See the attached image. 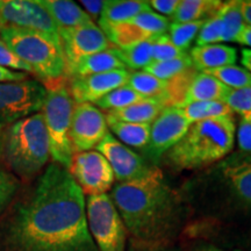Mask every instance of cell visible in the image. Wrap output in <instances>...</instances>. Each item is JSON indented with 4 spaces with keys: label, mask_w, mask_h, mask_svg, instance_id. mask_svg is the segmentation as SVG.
<instances>
[{
    "label": "cell",
    "mask_w": 251,
    "mask_h": 251,
    "mask_svg": "<svg viewBox=\"0 0 251 251\" xmlns=\"http://www.w3.org/2000/svg\"><path fill=\"white\" fill-rule=\"evenodd\" d=\"M42 115L49 139L50 156L56 164L69 170L75 152L70 141V126L75 101L62 80L46 86Z\"/></svg>",
    "instance_id": "cell-6"
},
{
    "label": "cell",
    "mask_w": 251,
    "mask_h": 251,
    "mask_svg": "<svg viewBox=\"0 0 251 251\" xmlns=\"http://www.w3.org/2000/svg\"><path fill=\"white\" fill-rule=\"evenodd\" d=\"M224 102L227 103L233 113L240 114L242 119H251V87L230 89Z\"/></svg>",
    "instance_id": "cell-33"
},
{
    "label": "cell",
    "mask_w": 251,
    "mask_h": 251,
    "mask_svg": "<svg viewBox=\"0 0 251 251\" xmlns=\"http://www.w3.org/2000/svg\"><path fill=\"white\" fill-rule=\"evenodd\" d=\"M127 84L142 98L157 100L166 107L168 81L158 79L146 71H136L130 74Z\"/></svg>",
    "instance_id": "cell-25"
},
{
    "label": "cell",
    "mask_w": 251,
    "mask_h": 251,
    "mask_svg": "<svg viewBox=\"0 0 251 251\" xmlns=\"http://www.w3.org/2000/svg\"><path fill=\"white\" fill-rule=\"evenodd\" d=\"M5 128L0 127V157H1V148H2V136H4Z\"/></svg>",
    "instance_id": "cell-47"
},
{
    "label": "cell",
    "mask_w": 251,
    "mask_h": 251,
    "mask_svg": "<svg viewBox=\"0 0 251 251\" xmlns=\"http://www.w3.org/2000/svg\"><path fill=\"white\" fill-rule=\"evenodd\" d=\"M241 63H242L244 69H247L248 71L251 72V50L250 49L241 50Z\"/></svg>",
    "instance_id": "cell-46"
},
{
    "label": "cell",
    "mask_w": 251,
    "mask_h": 251,
    "mask_svg": "<svg viewBox=\"0 0 251 251\" xmlns=\"http://www.w3.org/2000/svg\"><path fill=\"white\" fill-rule=\"evenodd\" d=\"M224 5V1L215 0H183L179 1L175 14L172 15V23H194L206 21L214 17Z\"/></svg>",
    "instance_id": "cell-22"
},
{
    "label": "cell",
    "mask_w": 251,
    "mask_h": 251,
    "mask_svg": "<svg viewBox=\"0 0 251 251\" xmlns=\"http://www.w3.org/2000/svg\"><path fill=\"white\" fill-rule=\"evenodd\" d=\"M49 157L48 133L41 112L4 129L0 158L18 179L33 178L45 168Z\"/></svg>",
    "instance_id": "cell-4"
},
{
    "label": "cell",
    "mask_w": 251,
    "mask_h": 251,
    "mask_svg": "<svg viewBox=\"0 0 251 251\" xmlns=\"http://www.w3.org/2000/svg\"><path fill=\"white\" fill-rule=\"evenodd\" d=\"M164 108L165 106L157 100L143 99L128 107L107 112L105 117L121 122H129V124L151 125V122L156 120V118Z\"/></svg>",
    "instance_id": "cell-21"
},
{
    "label": "cell",
    "mask_w": 251,
    "mask_h": 251,
    "mask_svg": "<svg viewBox=\"0 0 251 251\" xmlns=\"http://www.w3.org/2000/svg\"><path fill=\"white\" fill-rule=\"evenodd\" d=\"M193 68L201 72L234 65L237 61V50L227 45H207L194 47L190 52Z\"/></svg>",
    "instance_id": "cell-17"
},
{
    "label": "cell",
    "mask_w": 251,
    "mask_h": 251,
    "mask_svg": "<svg viewBox=\"0 0 251 251\" xmlns=\"http://www.w3.org/2000/svg\"><path fill=\"white\" fill-rule=\"evenodd\" d=\"M46 97V86L39 80L0 83V127L7 128L15 122L40 113Z\"/></svg>",
    "instance_id": "cell-8"
},
{
    "label": "cell",
    "mask_w": 251,
    "mask_h": 251,
    "mask_svg": "<svg viewBox=\"0 0 251 251\" xmlns=\"http://www.w3.org/2000/svg\"><path fill=\"white\" fill-rule=\"evenodd\" d=\"M148 4L150 8L156 9L158 13L172 17L179 5V1L178 0H151V1H148Z\"/></svg>",
    "instance_id": "cell-39"
},
{
    "label": "cell",
    "mask_w": 251,
    "mask_h": 251,
    "mask_svg": "<svg viewBox=\"0 0 251 251\" xmlns=\"http://www.w3.org/2000/svg\"><path fill=\"white\" fill-rule=\"evenodd\" d=\"M28 79L27 74L8 70V69L0 67V83H14V81H21Z\"/></svg>",
    "instance_id": "cell-42"
},
{
    "label": "cell",
    "mask_w": 251,
    "mask_h": 251,
    "mask_svg": "<svg viewBox=\"0 0 251 251\" xmlns=\"http://www.w3.org/2000/svg\"><path fill=\"white\" fill-rule=\"evenodd\" d=\"M87 226L99 251H126L127 229L107 193L89 196Z\"/></svg>",
    "instance_id": "cell-7"
},
{
    "label": "cell",
    "mask_w": 251,
    "mask_h": 251,
    "mask_svg": "<svg viewBox=\"0 0 251 251\" xmlns=\"http://www.w3.org/2000/svg\"><path fill=\"white\" fill-rule=\"evenodd\" d=\"M39 2L50 17L57 28H71L80 25L93 23L89 14L77 5L76 2L69 0H39Z\"/></svg>",
    "instance_id": "cell-20"
},
{
    "label": "cell",
    "mask_w": 251,
    "mask_h": 251,
    "mask_svg": "<svg viewBox=\"0 0 251 251\" xmlns=\"http://www.w3.org/2000/svg\"><path fill=\"white\" fill-rule=\"evenodd\" d=\"M128 70H114L103 74L71 78L69 92L77 103H96L106 94L126 85L129 80Z\"/></svg>",
    "instance_id": "cell-15"
},
{
    "label": "cell",
    "mask_w": 251,
    "mask_h": 251,
    "mask_svg": "<svg viewBox=\"0 0 251 251\" xmlns=\"http://www.w3.org/2000/svg\"><path fill=\"white\" fill-rule=\"evenodd\" d=\"M236 137L241 152L251 153V119H241Z\"/></svg>",
    "instance_id": "cell-38"
},
{
    "label": "cell",
    "mask_w": 251,
    "mask_h": 251,
    "mask_svg": "<svg viewBox=\"0 0 251 251\" xmlns=\"http://www.w3.org/2000/svg\"><path fill=\"white\" fill-rule=\"evenodd\" d=\"M206 74L215 77L229 89L236 90L243 89V87H251V72L242 67H237L236 64L214 69V70L207 71Z\"/></svg>",
    "instance_id": "cell-31"
},
{
    "label": "cell",
    "mask_w": 251,
    "mask_h": 251,
    "mask_svg": "<svg viewBox=\"0 0 251 251\" xmlns=\"http://www.w3.org/2000/svg\"><path fill=\"white\" fill-rule=\"evenodd\" d=\"M4 26H5V25H4V23H2L1 18H0V31H1V29L4 28Z\"/></svg>",
    "instance_id": "cell-48"
},
{
    "label": "cell",
    "mask_w": 251,
    "mask_h": 251,
    "mask_svg": "<svg viewBox=\"0 0 251 251\" xmlns=\"http://www.w3.org/2000/svg\"><path fill=\"white\" fill-rule=\"evenodd\" d=\"M193 68L192 61L187 54L183 57L170 59L164 62H151L143 71L148 72L158 79L169 81Z\"/></svg>",
    "instance_id": "cell-29"
},
{
    "label": "cell",
    "mask_w": 251,
    "mask_h": 251,
    "mask_svg": "<svg viewBox=\"0 0 251 251\" xmlns=\"http://www.w3.org/2000/svg\"><path fill=\"white\" fill-rule=\"evenodd\" d=\"M235 42L240 43V45L249 47L251 50V26H248V25H244L241 29L240 33L235 40Z\"/></svg>",
    "instance_id": "cell-43"
},
{
    "label": "cell",
    "mask_w": 251,
    "mask_h": 251,
    "mask_svg": "<svg viewBox=\"0 0 251 251\" xmlns=\"http://www.w3.org/2000/svg\"><path fill=\"white\" fill-rule=\"evenodd\" d=\"M190 126L180 107L168 106L163 109L150 126L149 142L146 147L149 158L155 163L158 161L183 139Z\"/></svg>",
    "instance_id": "cell-10"
},
{
    "label": "cell",
    "mask_w": 251,
    "mask_h": 251,
    "mask_svg": "<svg viewBox=\"0 0 251 251\" xmlns=\"http://www.w3.org/2000/svg\"><path fill=\"white\" fill-rule=\"evenodd\" d=\"M236 126L233 117L194 122L183 139L168 151V159L177 169L192 170L225 158L234 148Z\"/></svg>",
    "instance_id": "cell-3"
},
{
    "label": "cell",
    "mask_w": 251,
    "mask_h": 251,
    "mask_svg": "<svg viewBox=\"0 0 251 251\" xmlns=\"http://www.w3.org/2000/svg\"><path fill=\"white\" fill-rule=\"evenodd\" d=\"M108 128L114 133L115 136L125 143V146L142 149L148 146L150 137V126L148 124H129L121 122L114 119L106 118Z\"/></svg>",
    "instance_id": "cell-24"
},
{
    "label": "cell",
    "mask_w": 251,
    "mask_h": 251,
    "mask_svg": "<svg viewBox=\"0 0 251 251\" xmlns=\"http://www.w3.org/2000/svg\"><path fill=\"white\" fill-rule=\"evenodd\" d=\"M105 114L93 103H76L72 113L70 141L74 152L90 151L108 133Z\"/></svg>",
    "instance_id": "cell-11"
},
{
    "label": "cell",
    "mask_w": 251,
    "mask_h": 251,
    "mask_svg": "<svg viewBox=\"0 0 251 251\" xmlns=\"http://www.w3.org/2000/svg\"><path fill=\"white\" fill-rule=\"evenodd\" d=\"M1 40L31 69L46 86L63 79L67 61L59 36L24 28L4 26Z\"/></svg>",
    "instance_id": "cell-5"
},
{
    "label": "cell",
    "mask_w": 251,
    "mask_h": 251,
    "mask_svg": "<svg viewBox=\"0 0 251 251\" xmlns=\"http://www.w3.org/2000/svg\"><path fill=\"white\" fill-rule=\"evenodd\" d=\"M109 197L137 242L166 244L179 229V199L155 166L143 177L118 183Z\"/></svg>",
    "instance_id": "cell-2"
},
{
    "label": "cell",
    "mask_w": 251,
    "mask_h": 251,
    "mask_svg": "<svg viewBox=\"0 0 251 251\" xmlns=\"http://www.w3.org/2000/svg\"><path fill=\"white\" fill-rule=\"evenodd\" d=\"M230 89L215 77L200 72L191 81L183 106L198 101H224Z\"/></svg>",
    "instance_id": "cell-19"
},
{
    "label": "cell",
    "mask_w": 251,
    "mask_h": 251,
    "mask_svg": "<svg viewBox=\"0 0 251 251\" xmlns=\"http://www.w3.org/2000/svg\"><path fill=\"white\" fill-rule=\"evenodd\" d=\"M192 251H243V250H240V249L228 250V249H224V248H220L218 246H214V244H211V243H199L193 248Z\"/></svg>",
    "instance_id": "cell-45"
},
{
    "label": "cell",
    "mask_w": 251,
    "mask_h": 251,
    "mask_svg": "<svg viewBox=\"0 0 251 251\" xmlns=\"http://www.w3.org/2000/svg\"><path fill=\"white\" fill-rule=\"evenodd\" d=\"M129 251H179L175 248L168 247L166 244H147L142 242H134L130 243Z\"/></svg>",
    "instance_id": "cell-41"
},
{
    "label": "cell",
    "mask_w": 251,
    "mask_h": 251,
    "mask_svg": "<svg viewBox=\"0 0 251 251\" xmlns=\"http://www.w3.org/2000/svg\"><path fill=\"white\" fill-rule=\"evenodd\" d=\"M191 125L208 119L233 117V111L224 101H198L180 107Z\"/></svg>",
    "instance_id": "cell-26"
},
{
    "label": "cell",
    "mask_w": 251,
    "mask_h": 251,
    "mask_svg": "<svg viewBox=\"0 0 251 251\" xmlns=\"http://www.w3.org/2000/svg\"><path fill=\"white\" fill-rule=\"evenodd\" d=\"M118 57L126 68L139 70L148 67L152 62V39L143 41L127 48H115Z\"/></svg>",
    "instance_id": "cell-28"
},
{
    "label": "cell",
    "mask_w": 251,
    "mask_h": 251,
    "mask_svg": "<svg viewBox=\"0 0 251 251\" xmlns=\"http://www.w3.org/2000/svg\"><path fill=\"white\" fill-rule=\"evenodd\" d=\"M105 2L103 0H83L80 1V4L83 5V7L86 9V13L89 14V17L92 19H99L101 15V12L103 7H105Z\"/></svg>",
    "instance_id": "cell-40"
},
{
    "label": "cell",
    "mask_w": 251,
    "mask_h": 251,
    "mask_svg": "<svg viewBox=\"0 0 251 251\" xmlns=\"http://www.w3.org/2000/svg\"><path fill=\"white\" fill-rule=\"evenodd\" d=\"M114 70H127L121 59L118 57L114 47L97 54L85 56L76 63L67 67V75L74 77H84L90 75L103 74Z\"/></svg>",
    "instance_id": "cell-18"
},
{
    "label": "cell",
    "mask_w": 251,
    "mask_h": 251,
    "mask_svg": "<svg viewBox=\"0 0 251 251\" xmlns=\"http://www.w3.org/2000/svg\"><path fill=\"white\" fill-rule=\"evenodd\" d=\"M0 18L5 26L59 36L54 20L36 0H0Z\"/></svg>",
    "instance_id": "cell-12"
},
{
    "label": "cell",
    "mask_w": 251,
    "mask_h": 251,
    "mask_svg": "<svg viewBox=\"0 0 251 251\" xmlns=\"http://www.w3.org/2000/svg\"><path fill=\"white\" fill-rule=\"evenodd\" d=\"M58 35L67 67L85 56L97 54L112 47L102 30L94 23L71 28H59Z\"/></svg>",
    "instance_id": "cell-13"
},
{
    "label": "cell",
    "mask_w": 251,
    "mask_h": 251,
    "mask_svg": "<svg viewBox=\"0 0 251 251\" xmlns=\"http://www.w3.org/2000/svg\"><path fill=\"white\" fill-rule=\"evenodd\" d=\"M0 67L19 72H31V69L20 57L14 54L13 50L0 39Z\"/></svg>",
    "instance_id": "cell-37"
},
{
    "label": "cell",
    "mask_w": 251,
    "mask_h": 251,
    "mask_svg": "<svg viewBox=\"0 0 251 251\" xmlns=\"http://www.w3.org/2000/svg\"><path fill=\"white\" fill-rule=\"evenodd\" d=\"M9 251H98L91 236L83 191L67 169L52 163L5 230Z\"/></svg>",
    "instance_id": "cell-1"
},
{
    "label": "cell",
    "mask_w": 251,
    "mask_h": 251,
    "mask_svg": "<svg viewBox=\"0 0 251 251\" xmlns=\"http://www.w3.org/2000/svg\"><path fill=\"white\" fill-rule=\"evenodd\" d=\"M96 149L107 159L115 179L120 183L143 177L153 168L147 164L142 157L115 139L109 131Z\"/></svg>",
    "instance_id": "cell-14"
},
{
    "label": "cell",
    "mask_w": 251,
    "mask_h": 251,
    "mask_svg": "<svg viewBox=\"0 0 251 251\" xmlns=\"http://www.w3.org/2000/svg\"><path fill=\"white\" fill-rule=\"evenodd\" d=\"M143 99L144 98H142L139 93L135 92L128 84H126V85L112 91L111 93L106 94L103 98L94 103V106H97L99 109L111 112L128 107V106L139 102Z\"/></svg>",
    "instance_id": "cell-30"
},
{
    "label": "cell",
    "mask_w": 251,
    "mask_h": 251,
    "mask_svg": "<svg viewBox=\"0 0 251 251\" xmlns=\"http://www.w3.org/2000/svg\"><path fill=\"white\" fill-rule=\"evenodd\" d=\"M230 193L241 206L251 209V153H236L220 165Z\"/></svg>",
    "instance_id": "cell-16"
},
{
    "label": "cell",
    "mask_w": 251,
    "mask_h": 251,
    "mask_svg": "<svg viewBox=\"0 0 251 251\" xmlns=\"http://www.w3.org/2000/svg\"><path fill=\"white\" fill-rule=\"evenodd\" d=\"M240 9L244 25L251 26V0H240Z\"/></svg>",
    "instance_id": "cell-44"
},
{
    "label": "cell",
    "mask_w": 251,
    "mask_h": 251,
    "mask_svg": "<svg viewBox=\"0 0 251 251\" xmlns=\"http://www.w3.org/2000/svg\"><path fill=\"white\" fill-rule=\"evenodd\" d=\"M19 179L12 172L0 168V214L13 200L19 190Z\"/></svg>",
    "instance_id": "cell-36"
},
{
    "label": "cell",
    "mask_w": 251,
    "mask_h": 251,
    "mask_svg": "<svg viewBox=\"0 0 251 251\" xmlns=\"http://www.w3.org/2000/svg\"><path fill=\"white\" fill-rule=\"evenodd\" d=\"M205 21H194V23H183V24H176L171 23L169 26V39L171 42L177 47L178 49L185 51L193 40L198 36L200 28Z\"/></svg>",
    "instance_id": "cell-32"
},
{
    "label": "cell",
    "mask_w": 251,
    "mask_h": 251,
    "mask_svg": "<svg viewBox=\"0 0 251 251\" xmlns=\"http://www.w3.org/2000/svg\"><path fill=\"white\" fill-rule=\"evenodd\" d=\"M185 55L186 52L178 49L165 34L152 39V62L170 61V59L183 57Z\"/></svg>",
    "instance_id": "cell-34"
},
{
    "label": "cell",
    "mask_w": 251,
    "mask_h": 251,
    "mask_svg": "<svg viewBox=\"0 0 251 251\" xmlns=\"http://www.w3.org/2000/svg\"><path fill=\"white\" fill-rule=\"evenodd\" d=\"M148 1L141 0H109L105 2L99 24H119L149 11Z\"/></svg>",
    "instance_id": "cell-23"
},
{
    "label": "cell",
    "mask_w": 251,
    "mask_h": 251,
    "mask_svg": "<svg viewBox=\"0 0 251 251\" xmlns=\"http://www.w3.org/2000/svg\"><path fill=\"white\" fill-rule=\"evenodd\" d=\"M216 14L221 19L222 42H235L238 33L244 26L240 9V0L224 2Z\"/></svg>",
    "instance_id": "cell-27"
},
{
    "label": "cell",
    "mask_w": 251,
    "mask_h": 251,
    "mask_svg": "<svg viewBox=\"0 0 251 251\" xmlns=\"http://www.w3.org/2000/svg\"><path fill=\"white\" fill-rule=\"evenodd\" d=\"M222 42V24L218 14L207 19L200 28L196 40V47L216 45Z\"/></svg>",
    "instance_id": "cell-35"
},
{
    "label": "cell",
    "mask_w": 251,
    "mask_h": 251,
    "mask_svg": "<svg viewBox=\"0 0 251 251\" xmlns=\"http://www.w3.org/2000/svg\"><path fill=\"white\" fill-rule=\"evenodd\" d=\"M68 171L87 196L105 194L115 180L107 159L97 150L75 153Z\"/></svg>",
    "instance_id": "cell-9"
}]
</instances>
